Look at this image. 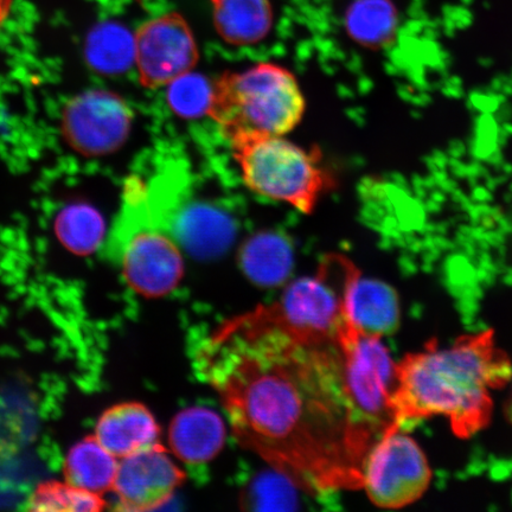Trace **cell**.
<instances>
[{"label": "cell", "mask_w": 512, "mask_h": 512, "mask_svg": "<svg viewBox=\"0 0 512 512\" xmlns=\"http://www.w3.org/2000/svg\"><path fill=\"white\" fill-rule=\"evenodd\" d=\"M196 370L219 394L235 437L313 495L362 486L338 342L313 343L259 306L202 339Z\"/></svg>", "instance_id": "cell-1"}, {"label": "cell", "mask_w": 512, "mask_h": 512, "mask_svg": "<svg viewBox=\"0 0 512 512\" xmlns=\"http://www.w3.org/2000/svg\"><path fill=\"white\" fill-rule=\"evenodd\" d=\"M511 380L510 358L492 331L460 337L446 347L434 342L398 363L396 422L443 416L458 437H471L489 424L492 392Z\"/></svg>", "instance_id": "cell-2"}, {"label": "cell", "mask_w": 512, "mask_h": 512, "mask_svg": "<svg viewBox=\"0 0 512 512\" xmlns=\"http://www.w3.org/2000/svg\"><path fill=\"white\" fill-rule=\"evenodd\" d=\"M305 106L296 76L278 64L259 63L215 82L208 115L233 147L285 136L300 123Z\"/></svg>", "instance_id": "cell-3"}, {"label": "cell", "mask_w": 512, "mask_h": 512, "mask_svg": "<svg viewBox=\"0 0 512 512\" xmlns=\"http://www.w3.org/2000/svg\"><path fill=\"white\" fill-rule=\"evenodd\" d=\"M382 338L361 334L349 323L338 337L344 392L355 438L364 456L396 422L394 396L398 363Z\"/></svg>", "instance_id": "cell-4"}, {"label": "cell", "mask_w": 512, "mask_h": 512, "mask_svg": "<svg viewBox=\"0 0 512 512\" xmlns=\"http://www.w3.org/2000/svg\"><path fill=\"white\" fill-rule=\"evenodd\" d=\"M233 152L249 189L304 214L315 210L335 182L318 150H306L284 136L248 140L233 146Z\"/></svg>", "instance_id": "cell-5"}, {"label": "cell", "mask_w": 512, "mask_h": 512, "mask_svg": "<svg viewBox=\"0 0 512 512\" xmlns=\"http://www.w3.org/2000/svg\"><path fill=\"white\" fill-rule=\"evenodd\" d=\"M358 274L345 256H325L316 275L294 281L279 302L264 309L275 322L305 341L337 342L349 324L348 293Z\"/></svg>", "instance_id": "cell-6"}, {"label": "cell", "mask_w": 512, "mask_h": 512, "mask_svg": "<svg viewBox=\"0 0 512 512\" xmlns=\"http://www.w3.org/2000/svg\"><path fill=\"white\" fill-rule=\"evenodd\" d=\"M104 249L106 258L121 268L128 286L144 297H164L181 283V247L162 229L146 224L112 229Z\"/></svg>", "instance_id": "cell-7"}, {"label": "cell", "mask_w": 512, "mask_h": 512, "mask_svg": "<svg viewBox=\"0 0 512 512\" xmlns=\"http://www.w3.org/2000/svg\"><path fill=\"white\" fill-rule=\"evenodd\" d=\"M431 479L424 451L401 427H393L371 446L364 459L361 488L377 507L399 509L418 501Z\"/></svg>", "instance_id": "cell-8"}, {"label": "cell", "mask_w": 512, "mask_h": 512, "mask_svg": "<svg viewBox=\"0 0 512 512\" xmlns=\"http://www.w3.org/2000/svg\"><path fill=\"white\" fill-rule=\"evenodd\" d=\"M132 119L131 108L121 96L92 89L68 102L62 115V131L75 151L85 156H104L124 145Z\"/></svg>", "instance_id": "cell-9"}, {"label": "cell", "mask_w": 512, "mask_h": 512, "mask_svg": "<svg viewBox=\"0 0 512 512\" xmlns=\"http://www.w3.org/2000/svg\"><path fill=\"white\" fill-rule=\"evenodd\" d=\"M139 81L156 89L192 72L200 53L194 34L182 15L171 12L146 22L134 35Z\"/></svg>", "instance_id": "cell-10"}, {"label": "cell", "mask_w": 512, "mask_h": 512, "mask_svg": "<svg viewBox=\"0 0 512 512\" xmlns=\"http://www.w3.org/2000/svg\"><path fill=\"white\" fill-rule=\"evenodd\" d=\"M184 479V471L159 444L121 458L112 490L121 509L149 511L168 503Z\"/></svg>", "instance_id": "cell-11"}, {"label": "cell", "mask_w": 512, "mask_h": 512, "mask_svg": "<svg viewBox=\"0 0 512 512\" xmlns=\"http://www.w3.org/2000/svg\"><path fill=\"white\" fill-rule=\"evenodd\" d=\"M177 245L197 259L219 258L232 246L236 228L232 219L222 210L191 204L179 210L174 219L166 220L160 228Z\"/></svg>", "instance_id": "cell-12"}, {"label": "cell", "mask_w": 512, "mask_h": 512, "mask_svg": "<svg viewBox=\"0 0 512 512\" xmlns=\"http://www.w3.org/2000/svg\"><path fill=\"white\" fill-rule=\"evenodd\" d=\"M94 437L119 459L160 444L155 416L138 402L107 409L96 422Z\"/></svg>", "instance_id": "cell-13"}, {"label": "cell", "mask_w": 512, "mask_h": 512, "mask_svg": "<svg viewBox=\"0 0 512 512\" xmlns=\"http://www.w3.org/2000/svg\"><path fill=\"white\" fill-rule=\"evenodd\" d=\"M226 426L211 409L192 407L178 413L171 421L169 443L172 452L192 467L207 465L222 450Z\"/></svg>", "instance_id": "cell-14"}, {"label": "cell", "mask_w": 512, "mask_h": 512, "mask_svg": "<svg viewBox=\"0 0 512 512\" xmlns=\"http://www.w3.org/2000/svg\"><path fill=\"white\" fill-rule=\"evenodd\" d=\"M347 315L361 334L383 338L394 334L400 322V302L393 287L358 274L348 293Z\"/></svg>", "instance_id": "cell-15"}, {"label": "cell", "mask_w": 512, "mask_h": 512, "mask_svg": "<svg viewBox=\"0 0 512 512\" xmlns=\"http://www.w3.org/2000/svg\"><path fill=\"white\" fill-rule=\"evenodd\" d=\"M294 252L291 242L275 232H260L241 246L239 265L247 278L261 287L286 283L293 270Z\"/></svg>", "instance_id": "cell-16"}, {"label": "cell", "mask_w": 512, "mask_h": 512, "mask_svg": "<svg viewBox=\"0 0 512 512\" xmlns=\"http://www.w3.org/2000/svg\"><path fill=\"white\" fill-rule=\"evenodd\" d=\"M211 4L217 34L232 46H252L272 30L270 0H211Z\"/></svg>", "instance_id": "cell-17"}, {"label": "cell", "mask_w": 512, "mask_h": 512, "mask_svg": "<svg viewBox=\"0 0 512 512\" xmlns=\"http://www.w3.org/2000/svg\"><path fill=\"white\" fill-rule=\"evenodd\" d=\"M63 467L66 482L99 495L113 489L119 458L98 439L88 437L70 448Z\"/></svg>", "instance_id": "cell-18"}, {"label": "cell", "mask_w": 512, "mask_h": 512, "mask_svg": "<svg viewBox=\"0 0 512 512\" xmlns=\"http://www.w3.org/2000/svg\"><path fill=\"white\" fill-rule=\"evenodd\" d=\"M134 56V36L119 23H102L88 36L86 57L96 72L106 75L124 73L132 66Z\"/></svg>", "instance_id": "cell-19"}, {"label": "cell", "mask_w": 512, "mask_h": 512, "mask_svg": "<svg viewBox=\"0 0 512 512\" xmlns=\"http://www.w3.org/2000/svg\"><path fill=\"white\" fill-rule=\"evenodd\" d=\"M398 14L390 0H355L345 15L349 36L366 48H380L393 37Z\"/></svg>", "instance_id": "cell-20"}, {"label": "cell", "mask_w": 512, "mask_h": 512, "mask_svg": "<svg viewBox=\"0 0 512 512\" xmlns=\"http://www.w3.org/2000/svg\"><path fill=\"white\" fill-rule=\"evenodd\" d=\"M57 238L70 252L78 255L92 254L104 245L105 222L94 208L87 204H73L57 216Z\"/></svg>", "instance_id": "cell-21"}, {"label": "cell", "mask_w": 512, "mask_h": 512, "mask_svg": "<svg viewBox=\"0 0 512 512\" xmlns=\"http://www.w3.org/2000/svg\"><path fill=\"white\" fill-rule=\"evenodd\" d=\"M303 490L284 473L272 469L256 475L241 496L245 509L287 511L298 508V491ZM304 491V490H303Z\"/></svg>", "instance_id": "cell-22"}, {"label": "cell", "mask_w": 512, "mask_h": 512, "mask_svg": "<svg viewBox=\"0 0 512 512\" xmlns=\"http://www.w3.org/2000/svg\"><path fill=\"white\" fill-rule=\"evenodd\" d=\"M168 86V104L179 117L195 119L209 114L214 85L203 75L189 72Z\"/></svg>", "instance_id": "cell-23"}, {"label": "cell", "mask_w": 512, "mask_h": 512, "mask_svg": "<svg viewBox=\"0 0 512 512\" xmlns=\"http://www.w3.org/2000/svg\"><path fill=\"white\" fill-rule=\"evenodd\" d=\"M104 507L99 495L66 483H47L30 499V509L40 511H96Z\"/></svg>", "instance_id": "cell-24"}, {"label": "cell", "mask_w": 512, "mask_h": 512, "mask_svg": "<svg viewBox=\"0 0 512 512\" xmlns=\"http://www.w3.org/2000/svg\"><path fill=\"white\" fill-rule=\"evenodd\" d=\"M12 0H0V24L8 17Z\"/></svg>", "instance_id": "cell-25"}, {"label": "cell", "mask_w": 512, "mask_h": 512, "mask_svg": "<svg viewBox=\"0 0 512 512\" xmlns=\"http://www.w3.org/2000/svg\"><path fill=\"white\" fill-rule=\"evenodd\" d=\"M507 415H508V419L511 421V424H512V392H511V395H510V398L508 401Z\"/></svg>", "instance_id": "cell-26"}]
</instances>
